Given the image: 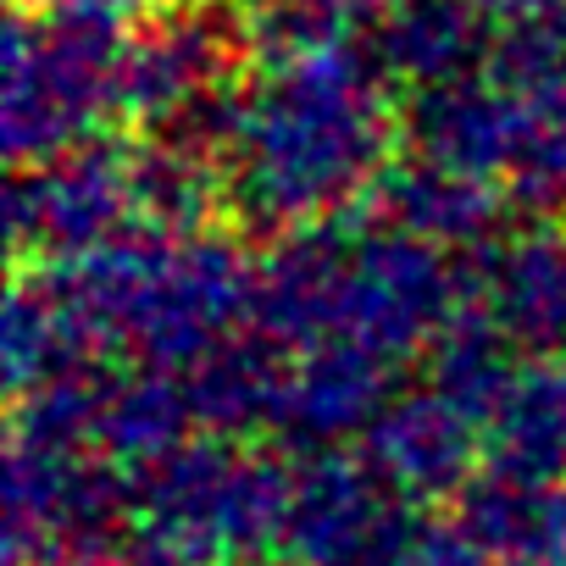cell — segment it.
I'll return each mask as SVG.
<instances>
[{"instance_id":"cell-23","label":"cell","mask_w":566,"mask_h":566,"mask_svg":"<svg viewBox=\"0 0 566 566\" xmlns=\"http://www.w3.org/2000/svg\"><path fill=\"white\" fill-rule=\"evenodd\" d=\"M101 566H206V560H195V555H184L161 538H139V544H117Z\"/></svg>"},{"instance_id":"cell-6","label":"cell","mask_w":566,"mask_h":566,"mask_svg":"<svg viewBox=\"0 0 566 566\" xmlns=\"http://www.w3.org/2000/svg\"><path fill=\"white\" fill-rule=\"evenodd\" d=\"M417 161L483 178L522 206L566 200V112L483 67L461 84L422 90L406 117Z\"/></svg>"},{"instance_id":"cell-15","label":"cell","mask_w":566,"mask_h":566,"mask_svg":"<svg viewBox=\"0 0 566 566\" xmlns=\"http://www.w3.org/2000/svg\"><path fill=\"white\" fill-rule=\"evenodd\" d=\"M378 195V217L433 250H467L478 255L483 244L500 239V217H505V189L467 178V172H444L433 161H400L384 172Z\"/></svg>"},{"instance_id":"cell-12","label":"cell","mask_w":566,"mask_h":566,"mask_svg":"<svg viewBox=\"0 0 566 566\" xmlns=\"http://www.w3.org/2000/svg\"><path fill=\"white\" fill-rule=\"evenodd\" d=\"M478 455H483V422L433 384L395 395L367 428V467L406 505L467 494Z\"/></svg>"},{"instance_id":"cell-2","label":"cell","mask_w":566,"mask_h":566,"mask_svg":"<svg viewBox=\"0 0 566 566\" xmlns=\"http://www.w3.org/2000/svg\"><path fill=\"white\" fill-rule=\"evenodd\" d=\"M467 301V272L389 222H312L255 266V334L283 356L356 345L378 361L433 350Z\"/></svg>"},{"instance_id":"cell-5","label":"cell","mask_w":566,"mask_h":566,"mask_svg":"<svg viewBox=\"0 0 566 566\" xmlns=\"http://www.w3.org/2000/svg\"><path fill=\"white\" fill-rule=\"evenodd\" d=\"M134 505L145 538H161L206 566H266L277 560L290 511V467L228 433H206L139 472Z\"/></svg>"},{"instance_id":"cell-18","label":"cell","mask_w":566,"mask_h":566,"mask_svg":"<svg viewBox=\"0 0 566 566\" xmlns=\"http://www.w3.org/2000/svg\"><path fill=\"white\" fill-rule=\"evenodd\" d=\"M373 51L389 78H406L422 95L489 67V23L467 0H406L378 23Z\"/></svg>"},{"instance_id":"cell-7","label":"cell","mask_w":566,"mask_h":566,"mask_svg":"<svg viewBox=\"0 0 566 566\" xmlns=\"http://www.w3.org/2000/svg\"><path fill=\"white\" fill-rule=\"evenodd\" d=\"M139 516L134 478L90 450L18 439L7 450V566H101Z\"/></svg>"},{"instance_id":"cell-9","label":"cell","mask_w":566,"mask_h":566,"mask_svg":"<svg viewBox=\"0 0 566 566\" xmlns=\"http://www.w3.org/2000/svg\"><path fill=\"white\" fill-rule=\"evenodd\" d=\"M7 228L12 250L40 266H67L139 233L145 228L139 150L95 139L45 167H23L7 189Z\"/></svg>"},{"instance_id":"cell-22","label":"cell","mask_w":566,"mask_h":566,"mask_svg":"<svg viewBox=\"0 0 566 566\" xmlns=\"http://www.w3.org/2000/svg\"><path fill=\"white\" fill-rule=\"evenodd\" d=\"M277 7H295V12H306V18H317V23H334V29H345V23H356V18H389V12H400L406 0H277Z\"/></svg>"},{"instance_id":"cell-17","label":"cell","mask_w":566,"mask_h":566,"mask_svg":"<svg viewBox=\"0 0 566 566\" xmlns=\"http://www.w3.org/2000/svg\"><path fill=\"white\" fill-rule=\"evenodd\" d=\"M455 527L494 566H555L566 560V478L560 483H516L483 472L461 494Z\"/></svg>"},{"instance_id":"cell-3","label":"cell","mask_w":566,"mask_h":566,"mask_svg":"<svg viewBox=\"0 0 566 566\" xmlns=\"http://www.w3.org/2000/svg\"><path fill=\"white\" fill-rule=\"evenodd\" d=\"M73 301L90 350L184 378L255 328V266L222 233L139 228L84 261L45 266Z\"/></svg>"},{"instance_id":"cell-13","label":"cell","mask_w":566,"mask_h":566,"mask_svg":"<svg viewBox=\"0 0 566 566\" xmlns=\"http://www.w3.org/2000/svg\"><path fill=\"white\" fill-rule=\"evenodd\" d=\"M389 406V361L356 345H317L283 356L272 428L306 450H339V439L367 433Z\"/></svg>"},{"instance_id":"cell-14","label":"cell","mask_w":566,"mask_h":566,"mask_svg":"<svg viewBox=\"0 0 566 566\" xmlns=\"http://www.w3.org/2000/svg\"><path fill=\"white\" fill-rule=\"evenodd\" d=\"M483 472L516 483L566 478V356L516 361L483 417Z\"/></svg>"},{"instance_id":"cell-21","label":"cell","mask_w":566,"mask_h":566,"mask_svg":"<svg viewBox=\"0 0 566 566\" xmlns=\"http://www.w3.org/2000/svg\"><path fill=\"white\" fill-rule=\"evenodd\" d=\"M411 566H494V560H489L461 527H433V522H428V533H422Z\"/></svg>"},{"instance_id":"cell-19","label":"cell","mask_w":566,"mask_h":566,"mask_svg":"<svg viewBox=\"0 0 566 566\" xmlns=\"http://www.w3.org/2000/svg\"><path fill=\"white\" fill-rule=\"evenodd\" d=\"M511 84L533 90L538 101H549L555 112H566V18L544 23V29H522L505 40L500 62H494Z\"/></svg>"},{"instance_id":"cell-8","label":"cell","mask_w":566,"mask_h":566,"mask_svg":"<svg viewBox=\"0 0 566 566\" xmlns=\"http://www.w3.org/2000/svg\"><path fill=\"white\" fill-rule=\"evenodd\" d=\"M428 522L356 455L306 450L290 467L277 566H411Z\"/></svg>"},{"instance_id":"cell-20","label":"cell","mask_w":566,"mask_h":566,"mask_svg":"<svg viewBox=\"0 0 566 566\" xmlns=\"http://www.w3.org/2000/svg\"><path fill=\"white\" fill-rule=\"evenodd\" d=\"M467 7L489 23V29H544V23H560L566 18V0H467Z\"/></svg>"},{"instance_id":"cell-11","label":"cell","mask_w":566,"mask_h":566,"mask_svg":"<svg viewBox=\"0 0 566 566\" xmlns=\"http://www.w3.org/2000/svg\"><path fill=\"white\" fill-rule=\"evenodd\" d=\"M467 306L516 350L560 356L566 345V233L533 222L483 244L467 266Z\"/></svg>"},{"instance_id":"cell-4","label":"cell","mask_w":566,"mask_h":566,"mask_svg":"<svg viewBox=\"0 0 566 566\" xmlns=\"http://www.w3.org/2000/svg\"><path fill=\"white\" fill-rule=\"evenodd\" d=\"M139 0H34L7 23L0 56V139L12 167H45L95 145L117 112Z\"/></svg>"},{"instance_id":"cell-16","label":"cell","mask_w":566,"mask_h":566,"mask_svg":"<svg viewBox=\"0 0 566 566\" xmlns=\"http://www.w3.org/2000/svg\"><path fill=\"white\" fill-rule=\"evenodd\" d=\"M0 356H7V389L12 400H29L73 373L106 367L90 350V334L73 312V301L62 295L56 272H29L18 277V290L7 301V328H0Z\"/></svg>"},{"instance_id":"cell-10","label":"cell","mask_w":566,"mask_h":566,"mask_svg":"<svg viewBox=\"0 0 566 566\" xmlns=\"http://www.w3.org/2000/svg\"><path fill=\"white\" fill-rule=\"evenodd\" d=\"M228 23L184 7L156 23H139L117 78V112L156 134H195L228 84Z\"/></svg>"},{"instance_id":"cell-1","label":"cell","mask_w":566,"mask_h":566,"mask_svg":"<svg viewBox=\"0 0 566 566\" xmlns=\"http://www.w3.org/2000/svg\"><path fill=\"white\" fill-rule=\"evenodd\" d=\"M195 139L211 145L222 200L250 228L295 233L384 184L400 117L378 51L317 29L261 51V67L211 106Z\"/></svg>"}]
</instances>
